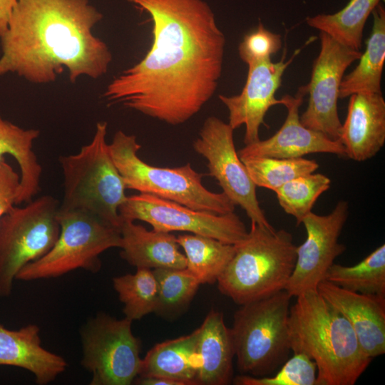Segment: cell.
Listing matches in <instances>:
<instances>
[{
    "label": "cell",
    "instance_id": "1",
    "mask_svg": "<svg viewBox=\"0 0 385 385\" xmlns=\"http://www.w3.org/2000/svg\"><path fill=\"white\" fill-rule=\"evenodd\" d=\"M150 16L145 56L108 85L103 96L167 124H183L215 93L225 36L204 0H126Z\"/></svg>",
    "mask_w": 385,
    "mask_h": 385
},
{
    "label": "cell",
    "instance_id": "2",
    "mask_svg": "<svg viewBox=\"0 0 385 385\" xmlns=\"http://www.w3.org/2000/svg\"><path fill=\"white\" fill-rule=\"evenodd\" d=\"M102 19L90 0H17L0 37V77L11 73L49 83L65 68L73 83L83 76H103L112 54L92 34Z\"/></svg>",
    "mask_w": 385,
    "mask_h": 385
},
{
    "label": "cell",
    "instance_id": "3",
    "mask_svg": "<svg viewBox=\"0 0 385 385\" xmlns=\"http://www.w3.org/2000/svg\"><path fill=\"white\" fill-rule=\"evenodd\" d=\"M288 321L291 351L314 361L317 385H354L370 364L348 320L317 290L297 297Z\"/></svg>",
    "mask_w": 385,
    "mask_h": 385
},
{
    "label": "cell",
    "instance_id": "4",
    "mask_svg": "<svg viewBox=\"0 0 385 385\" xmlns=\"http://www.w3.org/2000/svg\"><path fill=\"white\" fill-rule=\"evenodd\" d=\"M235 245L217 281L222 294L242 305L285 289L297 257L292 233L251 221L247 237Z\"/></svg>",
    "mask_w": 385,
    "mask_h": 385
},
{
    "label": "cell",
    "instance_id": "5",
    "mask_svg": "<svg viewBox=\"0 0 385 385\" xmlns=\"http://www.w3.org/2000/svg\"><path fill=\"white\" fill-rule=\"evenodd\" d=\"M107 128L106 122H98L88 144L76 154L59 157L63 177L59 209L91 213L120 227L118 208L127 188L109 153Z\"/></svg>",
    "mask_w": 385,
    "mask_h": 385
},
{
    "label": "cell",
    "instance_id": "6",
    "mask_svg": "<svg viewBox=\"0 0 385 385\" xmlns=\"http://www.w3.org/2000/svg\"><path fill=\"white\" fill-rule=\"evenodd\" d=\"M136 136L118 130L108 144L111 157L126 188L171 200L190 208L217 215L233 212L235 205L223 192L208 190L203 174L187 163L177 168H160L141 160Z\"/></svg>",
    "mask_w": 385,
    "mask_h": 385
},
{
    "label": "cell",
    "instance_id": "7",
    "mask_svg": "<svg viewBox=\"0 0 385 385\" xmlns=\"http://www.w3.org/2000/svg\"><path fill=\"white\" fill-rule=\"evenodd\" d=\"M291 298L284 289L235 312L230 331L241 374L269 376L287 359Z\"/></svg>",
    "mask_w": 385,
    "mask_h": 385
},
{
    "label": "cell",
    "instance_id": "8",
    "mask_svg": "<svg viewBox=\"0 0 385 385\" xmlns=\"http://www.w3.org/2000/svg\"><path fill=\"white\" fill-rule=\"evenodd\" d=\"M58 220L60 233L54 245L24 267L16 279H53L78 269L97 273L101 268L100 255L110 248L120 247V227L94 215L58 209Z\"/></svg>",
    "mask_w": 385,
    "mask_h": 385
},
{
    "label": "cell",
    "instance_id": "9",
    "mask_svg": "<svg viewBox=\"0 0 385 385\" xmlns=\"http://www.w3.org/2000/svg\"><path fill=\"white\" fill-rule=\"evenodd\" d=\"M58 200L51 195L16 205L0 218V297H9L20 270L45 255L60 233Z\"/></svg>",
    "mask_w": 385,
    "mask_h": 385
},
{
    "label": "cell",
    "instance_id": "10",
    "mask_svg": "<svg viewBox=\"0 0 385 385\" xmlns=\"http://www.w3.org/2000/svg\"><path fill=\"white\" fill-rule=\"evenodd\" d=\"M132 321L98 313L81 328V366L91 374L90 385H130L140 368L141 342Z\"/></svg>",
    "mask_w": 385,
    "mask_h": 385
},
{
    "label": "cell",
    "instance_id": "11",
    "mask_svg": "<svg viewBox=\"0 0 385 385\" xmlns=\"http://www.w3.org/2000/svg\"><path fill=\"white\" fill-rule=\"evenodd\" d=\"M118 212L121 220H141L154 230L190 232L231 245L242 242L248 234L244 222L234 212L217 215L147 193L127 196Z\"/></svg>",
    "mask_w": 385,
    "mask_h": 385
},
{
    "label": "cell",
    "instance_id": "12",
    "mask_svg": "<svg viewBox=\"0 0 385 385\" xmlns=\"http://www.w3.org/2000/svg\"><path fill=\"white\" fill-rule=\"evenodd\" d=\"M234 130L229 123L215 116L207 117L192 148L207 161L210 176L222 192L236 205H240L251 221L268 229H274L269 222L257 200V186L235 149Z\"/></svg>",
    "mask_w": 385,
    "mask_h": 385
},
{
    "label": "cell",
    "instance_id": "13",
    "mask_svg": "<svg viewBox=\"0 0 385 385\" xmlns=\"http://www.w3.org/2000/svg\"><path fill=\"white\" fill-rule=\"evenodd\" d=\"M320 51L312 65L311 78L303 86L309 95L308 106L299 116L302 124L339 140L342 123L337 103L339 88L348 67L361 54L324 32H319Z\"/></svg>",
    "mask_w": 385,
    "mask_h": 385
},
{
    "label": "cell",
    "instance_id": "14",
    "mask_svg": "<svg viewBox=\"0 0 385 385\" xmlns=\"http://www.w3.org/2000/svg\"><path fill=\"white\" fill-rule=\"evenodd\" d=\"M349 217V204L340 200L326 215L310 212L302 220L307 237L297 246L296 262L285 290L292 297L317 290L325 274L346 247L339 237Z\"/></svg>",
    "mask_w": 385,
    "mask_h": 385
},
{
    "label": "cell",
    "instance_id": "15",
    "mask_svg": "<svg viewBox=\"0 0 385 385\" xmlns=\"http://www.w3.org/2000/svg\"><path fill=\"white\" fill-rule=\"evenodd\" d=\"M301 48L295 50L291 58L285 61L283 55L280 61L271 59L247 64L248 72L245 84L238 95H220L219 99L229 112V125L233 130L245 125L244 143L252 144L260 139L259 130L268 110L273 106L282 105L275 98L281 86L282 76Z\"/></svg>",
    "mask_w": 385,
    "mask_h": 385
},
{
    "label": "cell",
    "instance_id": "16",
    "mask_svg": "<svg viewBox=\"0 0 385 385\" xmlns=\"http://www.w3.org/2000/svg\"><path fill=\"white\" fill-rule=\"evenodd\" d=\"M306 94L302 86L294 96L286 94L281 98L282 105L287 110L282 127L266 140L245 145L237 152L241 160L258 157L297 158L312 153H331L345 157V150L339 140H333L302 124L299 110Z\"/></svg>",
    "mask_w": 385,
    "mask_h": 385
},
{
    "label": "cell",
    "instance_id": "17",
    "mask_svg": "<svg viewBox=\"0 0 385 385\" xmlns=\"http://www.w3.org/2000/svg\"><path fill=\"white\" fill-rule=\"evenodd\" d=\"M317 290L348 320L369 357L385 353V296L351 292L325 279Z\"/></svg>",
    "mask_w": 385,
    "mask_h": 385
},
{
    "label": "cell",
    "instance_id": "18",
    "mask_svg": "<svg viewBox=\"0 0 385 385\" xmlns=\"http://www.w3.org/2000/svg\"><path fill=\"white\" fill-rule=\"evenodd\" d=\"M339 141L345 157L362 162L372 158L385 143V101L382 93H356L349 96Z\"/></svg>",
    "mask_w": 385,
    "mask_h": 385
},
{
    "label": "cell",
    "instance_id": "19",
    "mask_svg": "<svg viewBox=\"0 0 385 385\" xmlns=\"http://www.w3.org/2000/svg\"><path fill=\"white\" fill-rule=\"evenodd\" d=\"M40 328L30 324L9 329L0 324V366H11L31 373L35 382L46 385L63 374L68 364L61 356L41 344Z\"/></svg>",
    "mask_w": 385,
    "mask_h": 385
},
{
    "label": "cell",
    "instance_id": "20",
    "mask_svg": "<svg viewBox=\"0 0 385 385\" xmlns=\"http://www.w3.org/2000/svg\"><path fill=\"white\" fill-rule=\"evenodd\" d=\"M120 257L136 268L185 269L187 260L170 232L148 230L134 221L122 220Z\"/></svg>",
    "mask_w": 385,
    "mask_h": 385
},
{
    "label": "cell",
    "instance_id": "21",
    "mask_svg": "<svg viewBox=\"0 0 385 385\" xmlns=\"http://www.w3.org/2000/svg\"><path fill=\"white\" fill-rule=\"evenodd\" d=\"M197 384L226 385L232 381L235 351L223 314L211 309L197 328Z\"/></svg>",
    "mask_w": 385,
    "mask_h": 385
},
{
    "label": "cell",
    "instance_id": "22",
    "mask_svg": "<svg viewBox=\"0 0 385 385\" xmlns=\"http://www.w3.org/2000/svg\"><path fill=\"white\" fill-rule=\"evenodd\" d=\"M197 329L189 334L155 344L141 359L138 376L163 377L182 385L197 384Z\"/></svg>",
    "mask_w": 385,
    "mask_h": 385
},
{
    "label": "cell",
    "instance_id": "23",
    "mask_svg": "<svg viewBox=\"0 0 385 385\" xmlns=\"http://www.w3.org/2000/svg\"><path fill=\"white\" fill-rule=\"evenodd\" d=\"M37 129L22 128L4 120L0 113V161L6 154L17 162L21 171L20 192L16 205L28 203L39 192L42 167L33 149Z\"/></svg>",
    "mask_w": 385,
    "mask_h": 385
},
{
    "label": "cell",
    "instance_id": "24",
    "mask_svg": "<svg viewBox=\"0 0 385 385\" xmlns=\"http://www.w3.org/2000/svg\"><path fill=\"white\" fill-rule=\"evenodd\" d=\"M374 23L365 51L359 63L344 76L339 88V98L356 93H382L381 78L385 61V10L379 4L372 11Z\"/></svg>",
    "mask_w": 385,
    "mask_h": 385
},
{
    "label": "cell",
    "instance_id": "25",
    "mask_svg": "<svg viewBox=\"0 0 385 385\" xmlns=\"http://www.w3.org/2000/svg\"><path fill=\"white\" fill-rule=\"evenodd\" d=\"M176 240L184 250L186 269L201 284L217 282L236 250L235 245L200 235H180Z\"/></svg>",
    "mask_w": 385,
    "mask_h": 385
},
{
    "label": "cell",
    "instance_id": "26",
    "mask_svg": "<svg viewBox=\"0 0 385 385\" xmlns=\"http://www.w3.org/2000/svg\"><path fill=\"white\" fill-rule=\"evenodd\" d=\"M380 1L350 0L335 14H317L307 17L306 21L310 27L327 34L339 43L359 51L366 20Z\"/></svg>",
    "mask_w": 385,
    "mask_h": 385
},
{
    "label": "cell",
    "instance_id": "27",
    "mask_svg": "<svg viewBox=\"0 0 385 385\" xmlns=\"http://www.w3.org/2000/svg\"><path fill=\"white\" fill-rule=\"evenodd\" d=\"M324 279L351 292L385 296V245L355 265L332 264Z\"/></svg>",
    "mask_w": 385,
    "mask_h": 385
},
{
    "label": "cell",
    "instance_id": "28",
    "mask_svg": "<svg viewBox=\"0 0 385 385\" xmlns=\"http://www.w3.org/2000/svg\"><path fill=\"white\" fill-rule=\"evenodd\" d=\"M112 282L123 304L125 317L133 322L155 312L158 285L152 270L137 268L135 273L113 277Z\"/></svg>",
    "mask_w": 385,
    "mask_h": 385
},
{
    "label": "cell",
    "instance_id": "29",
    "mask_svg": "<svg viewBox=\"0 0 385 385\" xmlns=\"http://www.w3.org/2000/svg\"><path fill=\"white\" fill-rule=\"evenodd\" d=\"M158 285L155 312L165 317H175L189 305L201 284L188 269L153 270Z\"/></svg>",
    "mask_w": 385,
    "mask_h": 385
},
{
    "label": "cell",
    "instance_id": "30",
    "mask_svg": "<svg viewBox=\"0 0 385 385\" xmlns=\"http://www.w3.org/2000/svg\"><path fill=\"white\" fill-rule=\"evenodd\" d=\"M257 187L274 191L287 182L314 173L319 168L314 160L302 158H248L242 160Z\"/></svg>",
    "mask_w": 385,
    "mask_h": 385
},
{
    "label": "cell",
    "instance_id": "31",
    "mask_svg": "<svg viewBox=\"0 0 385 385\" xmlns=\"http://www.w3.org/2000/svg\"><path fill=\"white\" fill-rule=\"evenodd\" d=\"M331 180L325 175L312 173L296 178L276 189L279 205L288 215L302 224L319 196L330 188Z\"/></svg>",
    "mask_w": 385,
    "mask_h": 385
},
{
    "label": "cell",
    "instance_id": "32",
    "mask_svg": "<svg viewBox=\"0 0 385 385\" xmlns=\"http://www.w3.org/2000/svg\"><path fill=\"white\" fill-rule=\"evenodd\" d=\"M317 366L307 355L293 352L280 369L272 376H253L247 374L232 379L236 385H317Z\"/></svg>",
    "mask_w": 385,
    "mask_h": 385
},
{
    "label": "cell",
    "instance_id": "33",
    "mask_svg": "<svg viewBox=\"0 0 385 385\" xmlns=\"http://www.w3.org/2000/svg\"><path fill=\"white\" fill-rule=\"evenodd\" d=\"M282 48L281 36L265 28L262 23L245 35L238 46L239 56L247 64L269 60Z\"/></svg>",
    "mask_w": 385,
    "mask_h": 385
},
{
    "label": "cell",
    "instance_id": "34",
    "mask_svg": "<svg viewBox=\"0 0 385 385\" xmlns=\"http://www.w3.org/2000/svg\"><path fill=\"white\" fill-rule=\"evenodd\" d=\"M20 175L4 159L0 161V218L16 205Z\"/></svg>",
    "mask_w": 385,
    "mask_h": 385
},
{
    "label": "cell",
    "instance_id": "35",
    "mask_svg": "<svg viewBox=\"0 0 385 385\" xmlns=\"http://www.w3.org/2000/svg\"><path fill=\"white\" fill-rule=\"evenodd\" d=\"M17 0H0V37L8 28L9 19Z\"/></svg>",
    "mask_w": 385,
    "mask_h": 385
}]
</instances>
